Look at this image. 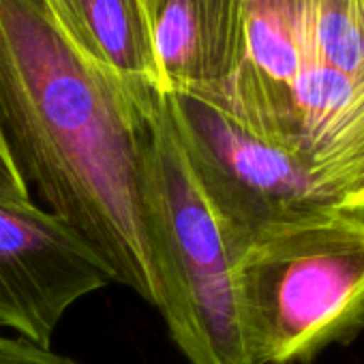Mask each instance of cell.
Segmentation results:
<instances>
[{
    "label": "cell",
    "instance_id": "8",
    "mask_svg": "<svg viewBox=\"0 0 364 364\" xmlns=\"http://www.w3.org/2000/svg\"><path fill=\"white\" fill-rule=\"evenodd\" d=\"M71 43L139 90H159L139 0H46Z\"/></svg>",
    "mask_w": 364,
    "mask_h": 364
},
{
    "label": "cell",
    "instance_id": "7",
    "mask_svg": "<svg viewBox=\"0 0 364 364\" xmlns=\"http://www.w3.org/2000/svg\"><path fill=\"white\" fill-rule=\"evenodd\" d=\"M161 95L217 101L236 65L238 0H139Z\"/></svg>",
    "mask_w": 364,
    "mask_h": 364
},
{
    "label": "cell",
    "instance_id": "6",
    "mask_svg": "<svg viewBox=\"0 0 364 364\" xmlns=\"http://www.w3.org/2000/svg\"><path fill=\"white\" fill-rule=\"evenodd\" d=\"M109 283L101 257L63 217L33 198L0 196V328L52 349L67 311Z\"/></svg>",
    "mask_w": 364,
    "mask_h": 364
},
{
    "label": "cell",
    "instance_id": "10",
    "mask_svg": "<svg viewBox=\"0 0 364 364\" xmlns=\"http://www.w3.org/2000/svg\"><path fill=\"white\" fill-rule=\"evenodd\" d=\"M0 196L5 198H31V189L18 173L3 139H0Z\"/></svg>",
    "mask_w": 364,
    "mask_h": 364
},
{
    "label": "cell",
    "instance_id": "9",
    "mask_svg": "<svg viewBox=\"0 0 364 364\" xmlns=\"http://www.w3.org/2000/svg\"><path fill=\"white\" fill-rule=\"evenodd\" d=\"M0 364H82L20 336L0 334Z\"/></svg>",
    "mask_w": 364,
    "mask_h": 364
},
{
    "label": "cell",
    "instance_id": "5",
    "mask_svg": "<svg viewBox=\"0 0 364 364\" xmlns=\"http://www.w3.org/2000/svg\"><path fill=\"white\" fill-rule=\"evenodd\" d=\"M163 99L182 156L234 264L270 230L334 208L294 154L257 137L210 99L191 92Z\"/></svg>",
    "mask_w": 364,
    "mask_h": 364
},
{
    "label": "cell",
    "instance_id": "4",
    "mask_svg": "<svg viewBox=\"0 0 364 364\" xmlns=\"http://www.w3.org/2000/svg\"><path fill=\"white\" fill-rule=\"evenodd\" d=\"M139 221L154 309L182 355L191 364H251L234 262L176 141L165 99L144 150Z\"/></svg>",
    "mask_w": 364,
    "mask_h": 364
},
{
    "label": "cell",
    "instance_id": "2",
    "mask_svg": "<svg viewBox=\"0 0 364 364\" xmlns=\"http://www.w3.org/2000/svg\"><path fill=\"white\" fill-rule=\"evenodd\" d=\"M238 50L213 101L294 154L330 206L364 217V0H238Z\"/></svg>",
    "mask_w": 364,
    "mask_h": 364
},
{
    "label": "cell",
    "instance_id": "3",
    "mask_svg": "<svg viewBox=\"0 0 364 364\" xmlns=\"http://www.w3.org/2000/svg\"><path fill=\"white\" fill-rule=\"evenodd\" d=\"M234 281L251 364H309L364 330V217L323 208L279 225Z\"/></svg>",
    "mask_w": 364,
    "mask_h": 364
},
{
    "label": "cell",
    "instance_id": "1",
    "mask_svg": "<svg viewBox=\"0 0 364 364\" xmlns=\"http://www.w3.org/2000/svg\"><path fill=\"white\" fill-rule=\"evenodd\" d=\"M163 95L84 56L46 0H0V139L28 189L154 306L139 173Z\"/></svg>",
    "mask_w": 364,
    "mask_h": 364
}]
</instances>
